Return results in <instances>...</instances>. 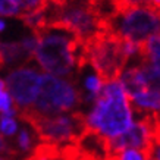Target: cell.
<instances>
[{
    "instance_id": "cell-1",
    "label": "cell",
    "mask_w": 160,
    "mask_h": 160,
    "mask_svg": "<svg viewBox=\"0 0 160 160\" xmlns=\"http://www.w3.org/2000/svg\"><path fill=\"white\" fill-rule=\"evenodd\" d=\"M40 37L34 59L41 69L54 77H72L75 69L88 66L84 41L66 29L46 28L35 32Z\"/></svg>"
},
{
    "instance_id": "cell-2",
    "label": "cell",
    "mask_w": 160,
    "mask_h": 160,
    "mask_svg": "<svg viewBox=\"0 0 160 160\" xmlns=\"http://www.w3.org/2000/svg\"><path fill=\"white\" fill-rule=\"evenodd\" d=\"M132 109L129 97L119 79L106 82L94 106L87 115L90 132L113 140L123 135L132 126Z\"/></svg>"
},
{
    "instance_id": "cell-3",
    "label": "cell",
    "mask_w": 160,
    "mask_h": 160,
    "mask_svg": "<svg viewBox=\"0 0 160 160\" xmlns=\"http://www.w3.org/2000/svg\"><path fill=\"white\" fill-rule=\"evenodd\" d=\"M87 63L102 77L104 82L119 79L129 62L123 52V38L110 31H102L84 43Z\"/></svg>"
},
{
    "instance_id": "cell-4",
    "label": "cell",
    "mask_w": 160,
    "mask_h": 160,
    "mask_svg": "<svg viewBox=\"0 0 160 160\" xmlns=\"http://www.w3.org/2000/svg\"><path fill=\"white\" fill-rule=\"evenodd\" d=\"M44 142L52 144H77L88 131L87 115L82 112H71L56 116H35L27 112L18 113Z\"/></svg>"
},
{
    "instance_id": "cell-5",
    "label": "cell",
    "mask_w": 160,
    "mask_h": 160,
    "mask_svg": "<svg viewBox=\"0 0 160 160\" xmlns=\"http://www.w3.org/2000/svg\"><path fill=\"white\" fill-rule=\"evenodd\" d=\"M106 29L137 44L160 34V12L147 5H131L106 21Z\"/></svg>"
},
{
    "instance_id": "cell-6",
    "label": "cell",
    "mask_w": 160,
    "mask_h": 160,
    "mask_svg": "<svg viewBox=\"0 0 160 160\" xmlns=\"http://www.w3.org/2000/svg\"><path fill=\"white\" fill-rule=\"evenodd\" d=\"M82 96L71 79H63L44 72L41 90L35 104L28 110H22L35 116H56L75 110L82 103Z\"/></svg>"
},
{
    "instance_id": "cell-7",
    "label": "cell",
    "mask_w": 160,
    "mask_h": 160,
    "mask_svg": "<svg viewBox=\"0 0 160 160\" xmlns=\"http://www.w3.org/2000/svg\"><path fill=\"white\" fill-rule=\"evenodd\" d=\"M41 78L43 73L31 66L15 69L6 77V88L19 112L28 110L35 104L41 90Z\"/></svg>"
},
{
    "instance_id": "cell-8",
    "label": "cell",
    "mask_w": 160,
    "mask_h": 160,
    "mask_svg": "<svg viewBox=\"0 0 160 160\" xmlns=\"http://www.w3.org/2000/svg\"><path fill=\"white\" fill-rule=\"evenodd\" d=\"M107 154L109 159L115 157L121 151L128 150V148H138L144 150L146 153L153 157L154 151V122H153V115H144L137 122L132 123V126L123 135L113 138V140H106Z\"/></svg>"
},
{
    "instance_id": "cell-9",
    "label": "cell",
    "mask_w": 160,
    "mask_h": 160,
    "mask_svg": "<svg viewBox=\"0 0 160 160\" xmlns=\"http://www.w3.org/2000/svg\"><path fill=\"white\" fill-rule=\"evenodd\" d=\"M119 81L122 82L126 94H128V97L131 98V100L134 97H137V96H140V94L150 90V85L147 82V78L138 62L132 63L131 66H126L122 71L121 77H119Z\"/></svg>"
},
{
    "instance_id": "cell-10",
    "label": "cell",
    "mask_w": 160,
    "mask_h": 160,
    "mask_svg": "<svg viewBox=\"0 0 160 160\" xmlns=\"http://www.w3.org/2000/svg\"><path fill=\"white\" fill-rule=\"evenodd\" d=\"M27 52L24 50L21 41H6L2 43V66H18L31 60Z\"/></svg>"
},
{
    "instance_id": "cell-11",
    "label": "cell",
    "mask_w": 160,
    "mask_h": 160,
    "mask_svg": "<svg viewBox=\"0 0 160 160\" xmlns=\"http://www.w3.org/2000/svg\"><path fill=\"white\" fill-rule=\"evenodd\" d=\"M0 110L3 113V116H9V118H15L16 113H19V110L13 107L12 104V96L6 88L5 81L0 82Z\"/></svg>"
},
{
    "instance_id": "cell-12",
    "label": "cell",
    "mask_w": 160,
    "mask_h": 160,
    "mask_svg": "<svg viewBox=\"0 0 160 160\" xmlns=\"http://www.w3.org/2000/svg\"><path fill=\"white\" fill-rule=\"evenodd\" d=\"M15 2L19 5L21 10H22V15H21V16L47 10V8H49L50 3H52L50 0H15Z\"/></svg>"
},
{
    "instance_id": "cell-13",
    "label": "cell",
    "mask_w": 160,
    "mask_h": 160,
    "mask_svg": "<svg viewBox=\"0 0 160 160\" xmlns=\"http://www.w3.org/2000/svg\"><path fill=\"white\" fill-rule=\"evenodd\" d=\"M112 160H150L153 157H150L148 153H146L144 150H138V148H128V150L121 151L119 154H116L115 157H110Z\"/></svg>"
},
{
    "instance_id": "cell-14",
    "label": "cell",
    "mask_w": 160,
    "mask_h": 160,
    "mask_svg": "<svg viewBox=\"0 0 160 160\" xmlns=\"http://www.w3.org/2000/svg\"><path fill=\"white\" fill-rule=\"evenodd\" d=\"M0 13L2 16H16L19 18L22 15L19 5L15 0H0Z\"/></svg>"
},
{
    "instance_id": "cell-15",
    "label": "cell",
    "mask_w": 160,
    "mask_h": 160,
    "mask_svg": "<svg viewBox=\"0 0 160 160\" xmlns=\"http://www.w3.org/2000/svg\"><path fill=\"white\" fill-rule=\"evenodd\" d=\"M2 138H10L13 137L18 131V123L15 121V118L9 116H2Z\"/></svg>"
},
{
    "instance_id": "cell-16",
    "label": "cell",
    "mask_w": 160,
    "mask_h": 160,
    "mask_svg": "<svg viewBox=\"0 0 160 160\" xmlns=\"http://www.w3.org/2000/svg\"><path fill=\"white\" fill-rule=\"evenodd\" d=\"M32 135L28 131V128H22L19 131V137H18V147L21 151H29L32 147Z\"/></svg>"
},
{
    "instance_id": "cell-17",
    "label": "cell",
    "mask_w": 160,
    "mask_h": 160,
    "mask_svg": "<svg viewBox=\"0 0 160 160\" xmlns=\"http://www.w3.org/2000/svg\"><path fill=\"white\" fill-rule=\"evenodd\" d=\"M147 6H150L151 9L160 12V0H147Z\"/></svg>"
},
{
    "instance_id": "cell-18",
    "label": "cell",
    "mask_w": 160,
    "mask_h": 160,
    "mask_svg": "<svg viewBox=\"0 0 160 160\" xmlns=\"http://www.w3.org/2000/svg\"><path fill=\"white\" fill-rule=\"evenodd\" d=\"M154 160H160V142H154V151H153Z\"/></svg>"
},
{
    "instance_id": "cell-19",
    "label": "cell",
    "mask_w": 160,
    "mask_h": 160,
    "mask_svg": "<svg viewBox=\"0 0 160 160\" xmlns=\"http://www.w3.org/2000/svg\"><path fill=\"white\" fill-rule=\"evenodd\" d=\"M135 5H147V0H131Z\"/></svg>"
},
{
    "instance_id": "cell-20",
    "label": "cell",
    "mask_w": 160,
    "mask_h": 160,
    "mask_svg": "<svg viewBox=\"0 0 160 160\" xmlns=\"http://www.w3.org/2000/svg\"><path fill=\"white\" fill-rule=\"evenodd\" d=\"M0 28H2V31H5V28H6V22H5V21H2V22H0Z\"/></svg>"
},
{
    "instance_id": "cell-21",
    "label": "cell",
    "mask_w": 160,
    "mask_h": 160,
    "mask_svg": "<svg viewBox=\"0 0 160 160\" xmlns=\"http://www.w3.org/2000/svg\"><path fill=\"white\" fill-rule=\"evenodd\" d=\"M106 160H112V159H106Z\"/></svg>"
},
{
    "instance_id": "cell-22",
    "label": "cell",
    "mask_w": 160,
    "mask_h": 160,
    "mask_svg": "<svg viewBox=\"0 0 160 160\" xmlns=\"http://www.w3.org/2000/svg\"><path fill=\"white\" fill-rule=\"evenodd\" d=\"M150 160H154V159H150Z\"/></svg>"
}]
</instances>
